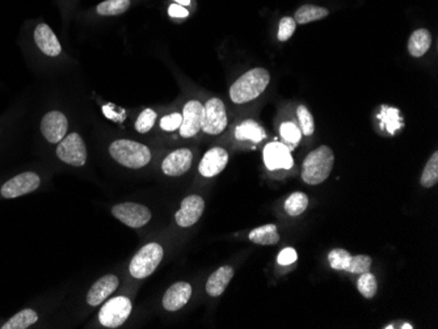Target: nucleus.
I'll return each instance as SVG.
<instances>
[{
    "label": "nucleus",
    "mask_w": 438,
    "mask_h": 329,
    "mask_svg": "<svg viewBox=\"0 0 438 329\" xmlns=\"http://www.w3.org/2000/svg\"><path fill=\"white\" fill-rule=\"evenodd\" d=\"M270 75L267 69H249L238 79L230 88V97L235 104H246L261 95L269 84Z\"/></svg>",
    "instance_id": "nucleus-1"
},
{
    "label": "nucleus",
    "mask_w": 438,
    "mask_h": 329,
    "mask_svg": "<svg viewBox=\"0 0 438 329\" xmlns=\"http://www.w3.org/2000/svg\"><path fill=\"white\" fill-rule=\"evenodd\" d=\"M335 155L328 146H320L306 156L302 165V180L309 185L326 182L334 169Z\"/></svg>",
    "instance_id": "nucleus-2"
},
{
    "label": "nucleus",
    "mask_w": 438,
    "mask_h": 329,
    "mask_svg": "<svg viewBox=\"0 0 438 329\" xmlns=\"http://www.w3.org/2000/svg\"><path fill=\"white\" fill-rule=\"evenodd\" d=\"M109 152L117 163L131 169H139L151 160L150 148L129 139L114 140L109 147Z\"/></svg>",
    "instance_id": "nucleus-3"
},
{
    "label": "nucleus",
    "mask_w": 438,
    "mask_h": 329,
    "mask_svg": "<svg viewBox=\"0 0 438 329\" xmlns=\"http://www.w3.org/2000/svg\"><path fill=\"white\" fill-rule=\"evenodd\" d=\"M163 247L158 242H148L142 247L130 262V274L138 279L150 277L163 260Z\"/></svg>",
    "instance_id": "nucleus-4"
},
{
    "label": "nucleus",
    "mask_w": 438,
    "mask_h": 329,
    "mask_svg": "<svg viewBox=\"0 0 438 329\" xmlns=\"http://www.w3.org/2000/svg\"><path fill=\"white\" fill-rule=\"evenodd\" d=\"M131 313V302L126 296H116L102 307L99 320L105 328L121 327Z\"/></svg>",
    "instance_id": "nucleus-5"
},
{
    "label": "nucleus",
    "mask_w": 438,
    "mask_h": 329,
    "mask_svg": "<svg viewBox=\"0 0 438 329\" xmlns=\"http://www.w3.org/2000/svg\"><path fill=\"white\" fill-rule=\"evenodd\" d=\"M57 156L63 163L74 167H83L87 162V148L82 137L72 133L60 140L57 147Z\"/></svg>",
    "instance_id": "nucleus-6"
},
{
    "label": "nucleus",
    "mask_w": 438,
    "mask_h": 329,
    "mask_svg": "<svg viewBox=\"0 0 438 329\" xmlns=\"http://www.w3.org/2000/svg\"><path fill=\"white\" fill-rule=\"evenodd\" d=\"M41 185V179L35 172H23L3 184L0 188L1 197L4 199H18L28 193L37 191Z\"/></svg>",
    "instance_id": "nucleus-7"
},
{
    "label": "nucleus",
    "mask_w": 438,
    "mask_h": 329,
    "mask_svg": "<svg viewBox=\"0 0 438 329\" xmlns=\"http://www.w3.org/2000/svg\"><path fill=\"white\" fill-rule=\"evenodd\" d=\"M112 214L124 225L131 228H141L151 219V211L146 206L136 202H124L113 206Z\"/></svg>",
    "instance_id": "nucleus-8"
},
{
    "label": "nucleus",
    "mask_w": 438,
    "mask_h": 329,
    "mask_svg": "<svg viewBox=\"0 0 438 329\" xmlns=\"http://www.w3.org/2000/svg\"><path fill=\"white\" fill-rule=\"evenodd\" d=\"M204 123L202 130L210 135H218L224 133L227 128V114L224 101L219 99H210L207 105H204Z\"/></svg>",
    "instance_id": "nucleus-9"
},
{
    "label": "nucleus",
    "mask_w": 438,
    "mask_h": 329,
    "mask_svg": "<svg viewBox=\"0 0 438 329\" xmlns=\"http://www.w3.org/2000/svg\"><path fill=\"white\" fill-rule=\"evenodd\" d=\"M204 114L205 109L199 101L192 100L190 103H187L184 106V112L181 114L182 116L180 125L181 137L192 138L198 134L199 130H202Z\"/></svg>",
    "instance_id": "nucleus-10"
},
{
    "label": "nucleus",
    "mask_w": 438,
    "mask_h": 329,
    "mask_svg": "<svg viewBox=\"0 0 438 329\" xmlns=\"http://www.w3.org/2000/svg\"><path fill=\"white\" fill-rule=\"evenodd\" d=\"M69 129V122L63 113L52 111L46 113L41 121V131L45 138L50 143H60L66 137Z\"/></svg>",
    "instance_id": "nucleus-11"
},
{
    "label": "nucleus",
    "mask_w": 438,
    "mask_h": 329,
    "mask_svg": "<svg viewBox=\"0 0 438 329\" xmlns=\"http://www.w3.org/2000/svg\"><path fill=\"white\" fill-rule=\"evenodd\" d=\"M204 210H205L204 199L199 196H190L181 202L180 210L175 216L176 223L184 228L196 225L199 218L202 217Z\"/></svg>",
    "instance_id": "nucleus-12"
},
{
    "label": "nucleus",
    "mask_w": 438,
    "mask_h": 329,
    "mask_svg": "<svg viewBox=\"0 0 438 329\" xmlns=\"http://www.w3.org/2000/svg\"><path fill=\"white\" fill-rule=\"evenodd\" d=\"M264 163L268 169H290L292 167V157L290 148L280 142L268 143L264 148Z\"/></svg>",
    "instance_id": "nucleus-13"
},
{
    "label": "nucleus",
    "mask_w": 438,
    "mask_h": 329,
    "mask_svg": "<svg viewBox=\"0 0 438 329\" xmlns=\"http://www.w3.org/2000/svg\"><path fill=\"white\" fill-rule=\"evenodd\" d=\"M229 163V154L222 147H213L207 151L198 165V171L204 177H214L221 174Z\"/></svg>",
    "instance_id": "nucleus-14"
},
{
    "label": "nucleus",
    "mask_w": 438,
    "mask_h": 329,
    "mask_svg": "<svg viewBox=\"0 0 438 329\" xmlns=\"http://www.w3.org/2000/svg\"><path fill=\"white\" fill-rule=\"evenodd\" d=\"M192 162L193 154L190 148H179L164 159L162 169L164 174L177 177L190 171Z\"/></svg>",
    "instance_id": "nucleus-15"
},
{
    "label": "nucleus",
    "mask_w": 438,
    "mask_h": 329,
    "mask_svg": "<svg viewBox=\"0 0 438 329\" xmlns=\"http://www.w3.org/2000/svg\"><path fill=\"white\" fill-rule=\"evenodd\" d=\"M192 286L188 282H176L165 291L163 307L167 311H179L190 302Z\"/></svg>",
    "instance_id": "nucleus-16"
},
{
    "label": "nucleus",
    "mask_w": 438,
    "mask_h": 329,
    "mask_svg": "<svg viewBox=\"0 0 438 329\" xmlns=\"http://www.w3.org/2000/svg\"><path fill=\"white\" fill-rule=\"evenodd\" d=\"M119 278L114 274H108L96 281L87 294V303L89 306H99L105 302V299L112 295L119 287Z\"/></svg>",
    "instance_id": "nucleus-17"
},
{
    "label": "nucleus",
    "mask_w": 438,
    "mask_h": 329,
    "mask_svg": "<svg viewBox=\"0 0 438 329\" xmlns=\"http://www.w3.org/2000/svg\"><path fill=\"white\" fill-rule=\"evenodd\" d=\"M35 41L38 49L48 57H58L62 52V46L52 28L48 24H38L35 29Z\"/></svg>",
    "instance_id": "nucleus-18"
},
{
    "label": "nucleus",
    "mask_w": 438,
    "mask_h": 329,
    "mask_svg": "<svg viewBox=\"0 0 438 329\" xmlns=\"http://www.w3.org/2000/svg\"><path fill=\"white\" fill-rule=\"evenodd\" d=\"M234 277V269L230 265H224L217 269L207 282V293L210 296H219L224 293L226 287L230 284Z\"/></svg>",
    "instance_id": "nucleus-19"
},
{
    "label": "nucleus",
    "mask_w": 438,
    "mask_h": 329,
    "mask_svg": "<svg viewBox=\"0 0 438 329\" xmlns=\"http://www.w3.org/2000/svg\"><path fill=\"white\" fill-rule=\"evenodd\" d=\"M432 45V35L427 29H417L413 32L408 41V52L415 57L420 58L428 52Z\"/></svg>",
    "instance_id": "nucleus-20"
},
{
    "label": "nucleus",
    "mask_w": 438,
    "mask_h": 329,
    "mask_svg": "<svg viewBox=\"0 0 438 329\" xmlns=\"http://www.w3.org/2000/svg\"><path fill=\"white\" fill-rule=\"evenodd\" d=\"M235 137L239 140H251L258 143L265 138V131L253 120H247L241 122V125L235 129Z\"/></svg>",
    "instance_id": "nucleus-21"
},
{
    "label": "nucleus",
    "mask_w": 438,
    "mask_h": 329,
    "mask_svg": "<svg viewBox=\"0 0 438 329\" xmlns=\"http://www.w3.org/2000/svg\"><path fill=\"white\" fill-rule=\"evenodd\" d=\"M249 240L258 245H273L280 242V234L275 225H261L249 233Z\"/></svg>",
    "instance_id": "nucleus-22"
},
{
    "label": "nucleus",
    "mask_w": 438,
    "mask_h": 329,
    "mask_svg": "<svg viewBox=\"0 0 438 329\" xmlns=\"http://www.w3.org/2000/svg\"><path fill=\"white\" fill-rule=\"evenodd\" d=\"M328 15H329V11L327 9L312 6V4H305V6H302L301 9H297V12L294 15V20L298 24H309L312 21L327 18Z\"/></svg>",
    "instance_id": "nucleus-23"
},
{
    "label": "nucleus",
    "mask_w": 438,
    "mask_h": 329,
    "mask_svg": "<svg viewBox=\"0 0 438 329\" xmlns=\"http://www.w3.org/2000/svg\"><path fill=\"white\" fill-rule=\"evenodd\" d=\"M38 320V313L32 308L18 312L13 318L3 324L1 329H26Z\"/></svg>",
    "instance_id": "nucleus-24"
},
{
    "label": "nucleus",
    "mask_w": 438,
    "mask_h": 329,
    "mask_svg": "<svg viewBox=\"0 0 438 329\" xmlns=\"http://www.w3.org/2000/svg\"><path fill=\"white\" fill-rule=\"evenodd\" d=\"M307 206H309V197L302 191H295L289 199H286L285 211L292 217H297V216H301Z\"/></svg>",
    "instance_id": "nucleus-25"
},
{
    "label": "nucleus",
    "mask_w": 438,
    "mask_h": 329,
    "mask_svg": "<svg viewBox=\"0 0 438 329\" xmlns=\"http://www.w3.org/2000/svg\"><path fill=\"white\" fill-rule=\"evenodd\" d=\"M130 7V0H105L97 6V13L102 16H116L126 12Z\"/></svg>",
    "instance_id": "nucleus-26"
},
{
    "label": "nucleus",
    "mask_w": 438,
    "mask_h": 329,
    "mask_svg": "<svg viewBox=\"0 0 438 329\" xmlns=\"http://www.w3.org/2000/svg\"><path fill=\"white\" fill-rule=\"evenodd\" d=\"M421 185L424 188H433L438 182V152L436 151L430 156L428 163L425 165L420 179Z\"/></svg>",
    "instance_id": "nucleus-27"
},
{
    "label": "nucleus",
    "mask_w": 438,
    "mask_h": 329,
    "mask_svg": "<svg viewBox=\"0 0 438 329\" xmlns=\"http://www.w3.org/2000/svg\"><path fill=\"white\" fill-rule=\"evenodd\" d=\"M352 256L348 251H345L343 248H336L328 253V261L331 268L335 270H344L346 272L348 267L351 264Z\"/></svg>",
    "instance_id": "nucleus-28"
},
{
    "label": "nucleus",
    "mask_w": 438,
    "mask_h": 329,
    "mask_svg": "<svg viewBox=\"0 0 438 329\" xmlns=\"http://www.w3.org/2000/svg\"><path fill=\"white\" fill-rule=\"evenodd\" d=\"M357 289L366 299L374 298V295L377 294L378 290V284H377V278L374 274H371L370 272H366L361 274L360 279L357 281Z\"/></svg>",
    "instance_id": "nucleus-29"
},
{
    "label": "nucleus",
    "mask_w": 438,
    "mask_h": 329,
    "mask_svg": "<svg viewBox=\"0 0 438 329\" xmlns=\"http://www.w3.org/2000/svg\"><path fill=\"white\" fill-rule=\"evenodd\" d=\"M281 135L285 139V142H288L292 148L297 147V145L300 143L302 138V131L300 128L295 126V123L292 122H284L281 125Z\"/></svg>",
    "instance_id": "nucleus-30"
},
{
    "label": "nucleus",
    "mask_w": 438,
    "mask_h": 329,
    "mask_svg": "<svg viewBox=\"0 0 438 329\" xmlns=\"http://www.w3.org/2000/svg\"><path fill=\"white\" fill-rule=\"evenodd\" d=\"M371 257L366 255H358V256H352L351 264L348 267V273H354V274H363L366 272H370L371 268Z\"/></svg>",
    "instance_id": "nucleus-31"
},
{
    "label": "nucleus",
    "mask_w": 438,
    "mask_h": 329,
    "mask_svg": "<svg viewBox=\"0 0 438 329\" xmlns=\"http://www.w3.org/2000/svg\"><path fill=\"white\" fill-rule=\"evenodd\" d=\"M155 121H156V113L153 109H145L137 118L136 129H137L138 133L145 134L147 131L153 129Z\"/></svg>",
    "instance_id": "nucleus-32"
},
{
    "label": "nucleus",
    "mask_w": 438,
    "mask_h": 329,
    "mask_svg": "<svg viewBox=\"0 0 438 329\" xmlns=\"http://www.w3.org/2000/svg\"><path fill=\"white\" fill-rule=\"evenodd\" d=\"M297 116L301 123V131L305 135H312L315 130V125H314V118L309 112V109L306 106H298L297 109Z\"/></svg>",
    "instance_id": "nucleus-33"
},
{
    "label": "nucleus",
    "mask_w": 438,
    "mask_h": 329,
    "mask_svg": "<svg viewBox=\"0 0 438 329\" xmlns=\"http://www.w3.org/2000/svg\"><path fill=\"white\" fill-rule=\"evenodd\" d=\"M297 23L292 18H284L280 21V29H278V40L281 43H285L292 38V35L295 32Z\"/></svg>",
    "instance_id": "nucleus-34"
},
{
    "label": "nucleus",
    "mask_w": 438,
    "mask_h": 329,
    "mask_svg": "<svg viewBox=\"0 0 438 329\" xmlns=\"http://www.w3.org/2000/svg\"><path fill=\"white\" fill-rule=\"evenodd\" d=\"M181 121H182V116L179 113H172L162 118L160 121V128L165 131H175L180 128Z\"/></svg>",
    "instance_id": "nucleus-35"
},
{
    "label": "nucleus",
    "mask_w": 438,
    "mask_h": 329,
    "mask_svg": "<svg viewBox=\"0 0 438 329\" xmlns=\"http://www.w3.org/2000/svg\"><path fill=\"white\" fill-rule=\"evenodd\" d=\"M103 113L105 117L114 122H122L125 120V111L113 104H106L103 106Z\"/></svg>",
    "instance_id": "nucleus-36"
},
{
    "label": "nucleus",
    "mask_w": 438,
    "mask_h": 329,
    "mask_svg": "<svg viewBox=\"0 0 438 329\" xmlns=\"http://www.w3.org/2000/svg\"><path fill=\"white\" fill-rule=\"evenodd\" d=\"M297 259H298L297 251L294 248L289 247V248H285V250L280 252L277 261H278L280 265H290L292 262H295Z\"/></svg>",
    "instance_id": "nucleus-37"
},
{
    "label": "nucleus",
    "mask_w": 438,
    "mask_h": 329,
    "mask_svg": "<svg viewBox=\"0 0 438 329\" xmlns=\"http://www.w3.org/2000/svg\"><path fill=\"white\" fill-rule=\"evenodd\" d=\"M168 15L171 16V18H187L188 15H190V12H188V9H185V7H182L180 4H172L170 6V9H168Z\"/></svg>",
    "instance_id": "nucleus-38"
},
{
    "label": "nucleus",
    "mask_w": 438,
    "mask_h": 329,
    "mask_svg": "<svg viewBox=\"0 0 438 329\" xmlns=\"http://www.w3.org/2000/svg\"><path fill=\"white\" fill-rule=\"evenodd\" d=\"M175 1H177V4H180V6H190V0H175Z\"/></svg>",
    "instance_id": "nucleus-39"
},
{
    "label": "nucleus",
    "mask_w": 438,
    "mask_h": 329,
    "mask_svg": "<svg viewBox=\"0 0 438 329\" xmlns=\"http://www.w3.org/2000/svg\"><path fill=\"white\" fill-rule=\"evenodd\" d=\"M403 328H412V325H408V324H405V325H404Z\"/></svg>",
    "instance_id": "nucleus-40"
}]
</instances>
